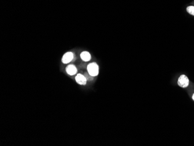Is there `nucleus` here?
Listing matches in <instances>:
<instances>
[{"label":"nucleus","mask_w":194,"mask_h":146,"mask_svg":"<svg viewBox=\"0 0 194 146\" xmlns=\"http://www.w3.org/2000/svg\"><path fill=\"white\" fill-rule=\"evenodd\" d=\"M87 71L91 76H97L99 73V66L96 62L91 63L87 66Z\"/></svg>","instance_id":"1"},{"label":"nucleus","mask_w":194,"mask_h":146,"mask_svg":"<svg viewBox=\"0 0 194 146\" xmlns=\"http://www.w3.org/2000/svg\"><path fill=\"white\" fill-rule=\"evenodd\" d=\"M177 84L181 88H187L189 86L190 80L186 75H182L179 78Z\"/></svg>","instance_id":"2"},{"label":"nucleus","mask_w":194,"mask_h":146,"mask_svg":"<svg viewBox=\"0 0 194 146\" xmlns=\"http://www.w3.org/2000/svg\"><path fill=\"white\" fill-rule=\"evenodd\" d=\"M73 54L71 52H67L62 57V61L63 63H68L73 59Z\"/></svg>","instance_id":"3"},{"label":"nucleus","mask_w":194,"mask_h":146,"mask_svg":"<svg viewBox=\"0 0 194 146\" xmlns=\"http://www.w3.org/2000/svg\"><path fill=\"white\" fill-rule=\"evenodd\" d=\"M76 81L80 85H85L87 83V79L84 75L78 74L76 77Z\"/></svg>","instance_id":"4"},{"label":"nucleus","mask_w":194,"mask_h":146,"mask_svg":"<svg viewBox=\"0 0 194 146\" xmlns=\"http://www.w3.org/2000/svg\"><path fill=\"white\" fill-rule=\"evenodd\" d=\"M66 72L70 75H74L77 72V68L75 65H70L67 66L66 68Z\"/></svg>","instance_id":"5"},{"label":"nucleus","mask_w":194,"mask_h":146,"mask_svg":"<svg viewBox=\"0 0 194 146\" xmlns=\"http://www.w3.org/2000/svg\"><path fill=\"white\" fill-rule=\"evenodd\" d=\"M80 56H81V58L82 59V60H83L85 62L89 61L91 58V54L87 51H84V52H82Z\"/></svg>","instance_id":"6"},{"label":"nucleus","mask_w":194,"mask_h":146,"mask_svg":"<svg viewBox=\"0 0 194 146\" xmlns=\"http://www.w3.org/2000/svg\"><path fill=\"white\" fill-rule=\"evenodd\" d=\"M187 11L190 15L194 16V6H189L187 8Z\"/></svg>","instance_id":"7"},{"label":"nucleus","mask_w":194,"mask_h":146,"mask_svg":"<svg viewBox=\"0 0 194 146\" xmlns=\"http://www.w3.org/2000/svg\"><path fill=\"white\" fill-rule=\"evenodd\" d=\"M192 98H193V99L194 100V93L193 94V96H192Z\"/></svg>","instance_id":"8"}]
</instances>
